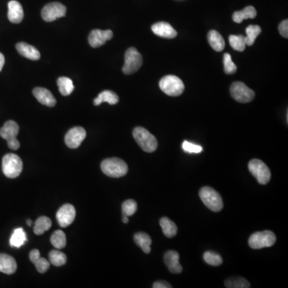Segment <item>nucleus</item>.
Listing matches in <instances>:
<instances>
[{
	"label": "nucleus",
	"mask_w": 288,
	"mask_h": 288,
	"mask_svg": "<svg viewBox=\"0 0 288 288\" xmlns=\"http://www.w3.org/2000/svg\"><path fill=\"white\" fill-rule=\"evenodd\" d=\"M101 170L109 177L120 178L126 176L128 166L121 158H109L101 162Z\"/></svg>",
	"instance_id": "obj_1"
},
{
	"label": "nucleus",
	"mask_w": 288,
	"mask_h": 288,
	"mask_svg": "<svg viewBox=\"0 0 288 288\" xmlns=\"http://www.w3.org/2000/svg\"><path fill=\"white\" fill-rule=\"evenodd\" d=\"M133 137L136 143L145 152H154L158 147L156 138L153 136L151 132L142 127H137L134 129Z\"/></svg>",
	"instance_id": "obj_2"
},
{
	"label": "nucleus",
	"mask_w": 288,
	"mask_h": 288,
	"mask_svg": "<svg viewBox=\"0 0 288 288\" xmlns=\"http://www.w3.org/2000/svg\"><path fill=\"white\" fill-rule=\"evenodd\" d=\"M2 168L5 176L10 179H15L23 172V161L16 154L9 153L3 158Z\"/></svg>",
	"instance_id": "obj_3"
},
{
	"label": "nucleus",
	"mask_w": 288,
	"mask_h": 288,
	"mask_svg": "<svg viewBox=\"0 0 288 288\" xmlns=\"http://www.w3.org/2000/svg\"><path fill=\"white\" fill-rule=\"evenodd\" d=\"M199 197L205 206L212 212H219L223 209V202L221 195L212 187H202L199 191Z\"/></svg>",
	"instance_id": "obj_4"
},
{
	"label": "nucleus",
	"mask_w": 288,
	"mask_h": 288,
	"mask_svg": "<svg viewBox=\"0 0 288 288\" xmlns=\"http://www.w3.org/2000/svg\"><path fill=\"white\" fill-rule=\"evenodd\" d=\"M159 88L168 96H180L184 91V84L179 77L176 75H167L159 81Z\"/></svg>",
	"instance_id": "obj_5"
},
{
	"label": "nucleus",
	"mask_w": 288,
	"mask_h": 288,
	"mask_svg": "<svg viewBox=\"0 0 288 288\" xmlns=\"http://www.w3.org/2000/svg\"><path fill=\"white\" fill-rule=\"evenodd\" d=\"M19 132V125L13 120L8 121L3 128H0V136L7 140L8 147L12 150H18L20 147V143L17 140Z\"/></svg>",
	"instance_id": "obj_6"
},
{
	"label": "nucleus",
	"mask_w": 288,
	"mask_h": 288,
	"mask_svg": "<svg viewBox=\"0 0 288 288\" xmlns=\"http://www.w3.org/2000/svg\"><path fill=\"white\" fill-rule=\"evenodd\" d=\"M276 236L271 231H258L251 235L248 244L252 249L270 248L275 244Z\"/></svg>",
	"instance_id": "obj_7"
},
{
	"label": "nucleus",
	"mask_w": 288,
	"mask_h": 288,
	"mask_svg": "<svg viewBox=\"0 0 288 288\" xmlns=\"http://www.w3.org/2000/svg\"><path fill=\"white\" fill-rule=\"evenodd\" d=\"M248 169L260 184L265 185L269 183L271 176V171L263 161L258 158L252 159L248 163Z\"/></svg>",
	"instance_id": "obj_8"
},
{
	"label": "nucleus",
	"mask_w": 288,
	"mask_h": 288,
	"mask_svg": "<svg viewBox=\"0 0 288 288\" xmlns=\"http://www.w3.org/2000/svg\"><path fill=\"white\" fill-rule=\"evenodd\" d=\"M124 58L125 62L122 67V72L125 74H132L136 72L143 64V58L135 48L127 50Z\"/></svg>",
	"instance_id": "obj_9"
},
{
	"label": "nucleus",
	"mask_w": 288,
	"mask_h": 288,
	"mask_svg": "<svg viewBox=\"0 0 288 288\" xmlns=\"http://www.w3.org/2000/svg\"><path fill=\"white\" fill-rule=\"evenodd\" d=\"M231 96L237 102L246 103L252 102L255 98V92L242 82H235L231 84Z\"/></svg>",
	"instance_id": "obj_10"
},
{
	"label": "nucleus",
	"mask_w": 288,
	"mask_h": 288,
	"mask_svg": "<svg viewBox=\"0 0 288 288\" xmlns=\"http://www.w3.org/2000/svg\"><path fill=\"white\" fill-rule=\"evenodd\" d=\"M67 13V8L60 3H51L43 8L41 16L44 21L52 22L59 18L64 17Z\"/></svg>",
	"instance_id": "obj_11"
},
{
	"label": "nucleus",
	"mask_w": 288,
	"mask_h": 288,
	"mask_svg": "<svg viewBox=\"0 0 288 288\" xmlns=\"http://www.w3.org/2000/svg\"><path fill=\"white\" fill-rule=\"evenodd\" d=\"M87 136V132L82 127H75L71 128L66 134L65 143L66 145L71 149L78 148L81 145Z\"/></svg>",
	"instance_id": "obj_12"
},
{
	"label": "nucleus",
	"mask_w": 288,
	"mask_h": 288,
	"mask_svg": "<svg viewBox=\"0 0 288 288\" xmlns=\"http://www.w3.org/2000/svg\"><path fill=\"white\" fill-rule=\"evenodd\" d=\"M75 216H76V212H75L74 207L67 203L58 210L56 219L60 227H67L74 222Z\"/></svg>",
	"instance_id": "obj_13"
},
{
	"label": "nucleus",
	"mask_w": 288,
	"mask_h": 288,
	"mask_svg": "<svg viewBox=\"0 0 288 288\" xmlns=\"http://www.w3.org/2000/svg\"><path fill=\"white\" fill-rule=\"evenodd\" d=\"M113 37V32L111 30L102 31L99 29L93 30L89 34L88 42L91 46L94 48H99L105 44L107 41L111 39Z\"/></svg>",
	"instance_id": "obj_14"
},
{
	"label": "nucleus",
	"mask_w": 288,
	"mask_h": 288,
	"mask_svg": "<svg viewBox=\"0 0 288 288\" xmlns=\"http://www.w3.org/2000/svg\"><path fill=\"white\" fill-rule=\"evenodd\" d=\"M163 261L170 272L180 274L183 271V267L180 263V254L176 251L167 252L163 256Z\"/></svg>",
	"instance_id": "obj_15"
},
{
	"label": "nucleus",
	"mask_w": 288,
	"mask_h": 288,
	"mask_svg": "<svg viewBox=\"0 0 288 288\" xmlns=\"http://www.w3.org/2000/svg\"><path fill=\"white\" fill-rule=\"evenodd\" d=\"M154 34L165 38H174L177 36V31L172 27V25L166 22H158L151 27Z\"/></svg>",
	"instance_id": "obj_16"
},
{
	"label": "nucleus",
	"mask_w": 288,
	"mask_h": 288,
	"mask_svg": "<svg viewBox=\"0 0 288 288\" xmlns=\"http://www.w3.org/2000/svg\"><path fill=\"white\" fill-rule=\"evenodd\" d=\"M33 95L36 98L41 104L47 107H55L56 104V98L54 97L52 92L44 88H35L33 90Z\"/></svg>",
	"instance_id": "obj_17"
},
{
	"label": "nucleus",
	"mask_w": 288,
	"mask_h": 288,
	"mask_svg": "<svg viewBox=\"0 0 288 288\" xmlns=\"http://www.w3.org/2000/svg\"><path fill=\"white\" fill-rule=\"evenodd\" d=\"M8 19L12 23H19L24 17L23 7L16 0H12L8 3Z\"/></svg>",
	"instance_id": "obj_18"
},
{
	"label": "nucleus",
	"mask_w": 288,
	"mask_h": 288,
	"mask_svg": "<svg viewBox=\"0 0 288 288\" xmlns=\"http://www.w3.org/2000/svg\"><path fill=\"white\" fill-rule=\"evenodd\" d=\"M17 270V263L12 256L0 253V272L12 275Z\"/></svg>",
	"instance_id": "obj_19"
},
{
	"label": "nucleus",
	"mask_w": 288,
	"mask_h": 288,
	"mask_svg": "<svg viewBox=\"0 0 288 288\" xmlns=\"http://www.w3.org/2000/svg\"><path fill=\"white\" fill-rule=\"evenodd\" d=\"M30 260L35 265L37 271L39 273H45L50 268L49 260H46L45 258L41 257L40 252L37 249L31 251L29 254Z\"/></svg>",
	"instance_id": "obj_20"
},
{
	"label": "nucleus",
	"mask_w": 288,
	"mask_h": 288,
	"mask_svg": "<svg viewBox=\"0 0 288 288\" xmlns=\"http://www.w3.org/2000/svg\"><path fill=\"white\" fill-rule=\"evenodd\" d=\"M16 49L22 56L31 59V60H38L40 59V53L34 47L26 43H19L16 44Z\"/></svg>",
	"instance_id": "obj_21"
},
{
	"label": "nucleus",
	"mask_w": 288,
	"mask_h": 288,
	"mask_svg": "<svg viewBox=\"0 0 288 288\" xmlns=\"http://www.w3.org/2000/svg\"><path fill=\"white\" fill-rule=\"evenodd\" d=\"M208 42L210 44L211 47L216 51L220 52L225 48V41L221 34L217 31L212 30L208 34Z\"/></svg>",
	"instance_id": "obj_22"
},
{
	"label": "nucleus",
	"mask_w": 288,
	"mask_h": 288,
	"mask_svg": "<svg viewBox=\"0 0 288 288\" xmlns=\"http://www.w3.org/2000/svg\"><path fill=\"white\" fill-rule=\"evenodd\" d=\"M119 101V98L115 92L111 91H103L99 94L97 98L94 99V105L99 106L102 103H108L111 105H115Z\"/></svg>",
	"instance_id": "obj_23"
},
{
	"label": "nucleus",
	"mask_w": 288,
	"mask_h": 288,
	"mask_svg": "<svg viewBox=\"0 0 288 288\" xmlns=\"http://www.w3.org/2000/svg\"><path fill=\"white\" fill-rule=\"evenodd\" d=\"M134 241L146 254H148L151 252V245L152 240L147 233H136V235H134Z\"/></svg>",
	"instance_id": "obj_24"
},
{
	"label": "nucleus",
	"mask_w": 288,
	"mask_h": 288,
	"mask_svg": "<svg viewBox=\"0 0 288 288\" xmlns=\"http://www.w3.org/2000/svg\"><path fill=\"white\" fill-rule=\"evenodd\" d=\"M257 16V12L254 7H246L244 9L239 12H234L232 16L233 21L236 23H242L244 19H254Z\"/></svg>",
	"instance_id": "obj_25"
},
{
	"label": "nucleus",
	"mask_w": 288,
	"mask_h": 288,
	"mask_svg": "<svg viewBox=\"0 0 288 288\" xmlns=\"http://www.w3.org/2000/svg\"><path fill=\"white\" fill-rule=\"evenodd\" d=\"M162 232L168 238H173L177 234L178 228L176 223L168 219V217H162L159 221Z\"/></svg>",
	"instance_id": "obj_26"
},
{
	"label": "nucleus",
	"mask_w": 288,
	"mask_h": 288,
	"mask_svg": "<svg viewBox=\"0 0 288 288\" xmlns=\"http://www.w3.org/2000/svg\"><path fill=\"white\" fill-rule=\"evenodd\" d=\"M52 220L47 216L38 218L34 223V232L35 235H41L52 227Z\"/></svg>",
	"instance_id": "obj_27"
},
{
	"label": "nucleus",
	"mask_w": 288,
	"mask_h": 288,
	"mask_svg": "<svg viewBox=\"0 0 288 288\" xmlns=\"http://www.w3.org/2000/svg\"><path fill=\"white\" fill-rule=\"evenodd\" d=\"M57 84L59 92L63 96H70L74 91V87L72 80L67 77H60L58 78Z\"/></svg>",
	"instance_id": "obj_28"
},
{
	"label": "nucleus",
	"mask_w": 288,
	"mask_h": 288,
	"mask_svg": "<svg viewBox=\"0 0 288 288\" xmlns=\"http://www.w3.org/2000/svg\"><path fill=\"white\" fill-rule=\"evenodd\" d=\"M261 27L258 25H250L246 28V36H245L246 46H252L256 42V38L261 33Z\"/></svg>",
	"instance_id": "obj_29"
},
{
	"label": "nucleus",
	"mask_w": 288,
	"mask_h": 288,
	"mask_svg": "<svg viewBox=\"0 0 288 288\" xmlns=\"http://www.w3.org/2000/svg\"><path fill=\"white\" fill-rule=\"evenodd\" d=\"M27 241L26 233L23 231V228H17L14 231L11 239H10V244L14 248H20L24 244V242Z\"/></svg>",
	"instance_id": "obj_30"
},
{
	"label": "nucleus",
	"mask_w": 288,
	"mask_h": 288,
	"mask_svg": "<svg viewBox=\"0 0 288 288\" xmlns=\"http://www.w3.org/2000/svg\"><path fill=\"white\" fill-rule=\"evenodd\" d=\"M51 242L53 246L60 250L62 248L66 246L67 244V238H66L65 233L61 230H57L52 234L51 237Z\"/></svg>",
	"instance_id": "obj_31"
},
{
	"label": "nucleus",
	"mask_w": 288,
	"mask_h": 288,
	"mask_svg": "<svg viewBox=\"0 0 288 288\" xmlns=\"http://www.w3.org/2000/svg\"><path fill=\"white\" fill-rule=\"evenodd\" d=\"M49 262L56 267H61L67 263V256L60 251H52L49 253Z\"/></svg>",
	"instance_id": "obj_32"
},
{
	"label": "nucleus",
	"mask_w": 288,
	"mask_h": 288,
	"mask_svg": "<svg viewBox=\"0 0 288 288\" xmlns=\"http://www.w3.org/2000/svg\"><path fill=\"white\" fill-rule=\"evenodd\" d=\"M226 287L228 288H248L250 287V282L242 277H234L225 281Z\"/></svg>",
	"instance_id": "obj_33"
},
{
	"label": "nucleus",
	"mask_w": 288,
	"mask_h": 288,
	"mask_svg": "<svg viewBox=\"0 0 288 288\" xmlns=\"http://www.w3.org/2000/svg\"><path fill=\"white\" fill-rule=\"evenodd\" d=\"M229 43L231 48L237 52H243L246 48L245 36L242 34L239 35L231 34L229 36Z\"/></svg>",
	"instance_id": "obj_34"
},
{
	"label": "nucleus",
	"mask_w": 288,
	"mask_h": 288,
	"mask_svg": "<svg viewBox=\"0 0 288 288\" xmlns=\"http://www.w3.org/2000/svg\"><path fill=\"white\" fill-rule=\"evenodd\" d=\"M203 260L206 262L207 264L211 266L221 265L223 264V259L220 255L214 252H206L203 255Z\"/></svg>",
	"instance_id": "obj_35"
},
{
	"label": "nucleus",
	"mask_w": 288,
	"mask_h": 288,
	"mask_svg": "<svg viewBox=\"0 0 288 288\" xmlns=\"http://www.w3.org/2000/svg\"><path fill=\"white\" fill-rule=\"evenodd\" d=\"M137 202L134 199L124 201L122 204V216H132L137 211Z\"/></svg>",
	"instance_id": "obj_36"
},
{
	"label": "nucleus",
	"mask_w": 288,
	"mask_h": 288,
	"mask_svg": "<svg viewBox=\"0 0 288 288\" xmlns=\"http://www.w3.org/2000/svg\"><path fill=\"white\" fill-rule=\"evenodd\" d=\"M223 65H224V71L226 74H233L236 72V65L233 63L231 56L228 53L224 54L223 56Z\"/></svg>",
	"instance_id": "obj_37"
},
{
	"label": "nucleus",
	"mask_w": 288,
	"mask_h": 288,
	"mask_svg": "<svg viewBox=\"0 0 288 288\" xmlns=\"http://www.w3.org/2000/svg\"><path fill=\"white\" fill-rule=\"evenodd\" d=\"M182 147H183V151H186L187 153H195V154H198V153L202 152V147L201 146L197 145L195 143H190L188 141H184L182 144Z\"/></svg>",
	"instance_id": "obj_38"
},
{
	"label": "nucleus",
	"mask_w": 288,
	"mask_h": 288,
	"mask_svg": "<svg viewBox=\"0 0 288 288\" xmlns=\"http://www.w3.org/2000/svg\"><path fill=\"white\" fill-rule=\"evenodd\" d=\"M279 31L281 35L284 38H288V20L284 19L279 25Z\"/></svg>",
	"instance_id": "obj_39"
},
{
	"label": "nucleus",
	"mask_w": 288,
	"mask_h": 288,
	"mask_svg": "<svg viewBox=\"0 0 288 288\" xmlns=\"http://www.w3.org/2000/svg\"><path fill=\"white\" fill-rule=\"evenodd\" d=\"M153 288H172V286L170 283L165 281H158L155 282L152 286Z\"/></svg>",
	"instance_id": "obj_40"
},
{
	"label": "nucleus",
	"mask_w": 288,
	"mask_h": 288,
	"mask_svg": "<svg viewBox=\"0 0 288 288\" xmlns=\"http://www.w3.org/2000/svg\"><path fill=\"white\" fill-rule=\"evenodd\" d=\"M4 63H5V57L2 53H0V71H2Z\"/></svg>",
	"instance_id": "obj_41"
},
{
	"label": "nucleus",
	"mask_w": 288,
	"mask_h": 288,
	"mask_svg": "<svg viewBox=\"0 0 288 288\" xmlns=\"http://www.w3.org/2000/svg\"><path fill=\"white\" fill-rule=\"evenodd\" d=\"M128 221H129V220H128V216H122V222L124 223H128Z\"/></svg>",
	"instance_id": "obj_42"
},
{
	"label": "nucleus",
	"mask_w": 288,
	"mask_h": 288,
	"mask_svg": "<svg viewBox=\"0 0 288 288\" xmlns=\"http://www.w3.org/2000/svg\"><path fill=\"white\" fill-rule=\"evenodd\" d=\"M27 224H28V226L32 225V222H31V220H27Z\"/></svg>",
	"instance_id": "obj_43"
}]
</instances>
